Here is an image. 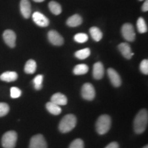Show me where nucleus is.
Returning a JSON list of instances; mask_svg holds the SVG:
<instances>
[{
	"label": "nucleus",
	"instance_id": "1",
	"mask_svg": "<svg viewBox=\"0 0 148 148\" xmlns=\"http://www.w3.org/2000/svg\"><path fill=\"white\" fill-rule=\"evenodd\" d=\"M148 113L145 109H142L138 112L134 120V130L136 134H141L147 128Z\"/></svg>",
	"mask_w": 148,
	"mask_h": 148
},
{
	"label": "nucleus",
	"instance_id": "2",
	"mask_svg": "<svg viewBox=\"0 0 148 148\" xmlns=\"http://www.w3.org/2000/svg\"><path fill=\"white\" fill-rule=\"evenodd\" d=\"M77 119L74 114H66L59 123V130L62 133H67L71 131L76 125Z\"/></svg>",
	"mask_w": 148,
	"mask_h": 148
},
{
	"label": "nucleus",
	"instance_id": "3",
	"mask_svg": "<svg viewBox=\"0 0 148 148\" xmlns=\"http://www.w3.org/2000/svg\"><path fill=\"white\" fill-rule=\"evenodd\" d=\"M111 126V118L108 114H102L98 118L95 127L98 134H104L109 131Z\"/></svg>",
	"mask_w": 148,
	"mask_h": 148
},
{
	"label": "nucleus",
	"instance_id": "4",
	"mask_svg": "<svg viewBox=\"0 0 148 148\" xmlns=\"http://www.w3.org/2000/svg\"><path fill=\"white\" fill-rule=\"evenodd\" d=\"M17 140V134L15 131H8L3 135L1 144L4 148H14Z\"/></svg>",
	"mask_w": 148,
	"mask_h": 148
},
{
	"label": "nucleus",
	"instance_id": "5",
	"mask_svg": "<svg viewBox=\"0 0 148 148\" xmlns=\"http://www.w3.org/2000/svg\"><path fill=\"white\" fill-rule=\"evenodd\" d=\"M121 34L123 38L129 42H133L135 40L136 34L134 29L131 23L123 24L121 27Z\"/></svg>",
	"mask_w": 148,
	"mask_h": 148
},
{
	"label": "nucleus",
	"instance_id": "6",
	"mask_svg": "<svg viewBox=\"0 0 148 148\" xmlns=\"http://www.w3.org/2000/svg\"><path fill=\"white\" fill-rule=\"evenodd\" d=\"M81 93L84 99L91 101L95 97V88L90 83H85L82 87Z\"/></svg>",
	"mask_w": 148,
	"mask_h": 148
},
{
	"label": "nucleus",
	"instance_id": "7",
	"mask_svg": "<svg viewBox=\"0 0 148 148\" xmlns=\"http://www.w3.org/2000/svg\"><path fill=\"white\" fill-rule=\"evenodd\" d=\"M3 39L5 43L10 48H14L16 46V36L15 32L12 29H6L3 32Z\"/></svg>",
	"mask_w": 148,
	"mask_h": 148
},
{
	"label": "nucleus",
	"instance_id": "8",
	"mask_svg": "<svg viewBox=\"0 0 148 148\" xmlns=\"http://www.w3.org/2000/svg\"><path fill=\"white\" fill-rule=\"evenodd\" d=\"M47 143L42 134L33 136L29 143V148H47Z\"/></svg>",
	"mask_w": 148,
	"mask_h": 148
},
{
	"label": "nucleus",
	"instance_id": "9",
	"mask_svg": "<svg viewBox=\"0 0 148 148\" xmlns=\"http://www.w3.org/2000/svg\"><path fill=\"white\" fill-rule=\"evenodd\" d=\"M48 40L50 43L56 46H61L64 44V38L56 30H50L47 34Z\"/></svg>",
	"mask_w": 148,
	"mask_h": 148
},
{
	"label": "nucleus",
	"instance_id": "10",
	"mask_svg": "<svg viewBox=\"0 0 148 148\" xmlns=\"http://www.w3.org/2000/svg\"><path fill=\"white\" fill-rule=\"evenodd\" d=\"M32 19L34 23L39 27H45L48 26L49 24V21L48 18L39 12H34L33 13Z\"/></svg>",
	"mask_w": 148,
	"mask_h": 148
},
{
	"label": "nucleus",
	"instance_id": "11",
	"mask_svg": "<svg viewBox=\"0 0 148 148\" xmlns=\"http://www.w3.org/2000/svg\"><path fill=\"white\" fill-rule=\"evenodd\" d=\"M107 72H108V75L110 80L111 84L113 85L114 87H119V86H121V78L119 73L112 68H109Z\"/></svg>",
	"mask_w": 148,
	"mask_h": 148
},
{
	"label": "nucleus",
	"instance_id": "12",
	"mask_svg": "<svg viewBox=\"0 0 148 148\" xmlns=\"http://www.w3.org/2000/svg\"><path fill=\"white\" fill-rule=\"evenodd\" d=\"M20 11L22 16L25 18H29L31 14V3L29 0H21L20 1Z\"/></svg>",
	"mask_w": 148,
	"mask_h": 148
},
{
	"label": "nucleus",
	"instance_id": "13",
	"mask_svg": "<svg viewBox=\"0 0 148 148\" xmlns=\"http://www.w3.org/2000/svg\"><path fill=\"white\" fill-rule=\"evenodd\" d=\"M118 49L120 52L121 53L122 56L124 57L125 58L130 60L134 55V53L132 52L131 51V47L129 45V44L126 43V42H121L118 45Z\"/></svg>",
	"mask_w": 148,
	"mask_h": 148
},
{
	"label": "nucleus",
	"instance_id": "14",
	"mask_svg": "<svg viewBox=\"0 0 148 148\" xmlns=\"http://www.w3.org/2000/svg\"><path fill=\"white\" fill-rule=\"evenodd\" d=\"M104 75V68L103 64L100 62H97L94 64L92 69V75L96 79H101Z\"/></svg>",
	"mask_w": 148,
	"mask_h": 148
},
{
	"label": "nucleus",
	"instance_id": "15",
	"mask_svg": "<svg viewBox=\"0 0 148 148\" xmlns=\"http://www.w3.org/2000/svg\"><path fill=\"white\" fill-rule=\"evenodd\" d=\"M51 101L58 106H64L67 103V98L63 94L56 92L51 96Z\"/></svg>",
	"mask_w": 148,
	"mask_h": 148
},
{
	"label": "nucleus",
	"instance_id": "16",
	"mask_svg": "<svg viewBox=\"0 0 148 148\" xmlns=\"http://www.w3.org/2000/svg\"><path fill=\"white\" fill-rule=\"evenodd\" d=\"M82 23V16L79 14H73L70 16L66 21V25L69 27H77L80 25Z\"/></svg>",
	"mask_w": 148,
	"mask_h": 148
},
{
	"label": "nucleus",
	"instance_id": "17",
	"mask_svg": "<svg viewBox=\"0 0 148 148\" xmlns=\"http://www.w3.org/2000/svg\"><path fill=\"white\" fill-rule=\"evenodd\" d=\"M18 74L14 71H6L0 75V79L6 82H14L17 79Z\"/></svg>",
	"mask_w": 148,
	"mask_h": 148
},
{
	"label": "nucleus",
	"instance_id": "18",
	"mask_svg": "<svg viewBox=\"0 0 148 148\" xmlns=\"http://www.w3.org/2000/svg\"><path fill=\"white\" fill-rule=\"evenodd\" d=\"M46 108L51 114H53V115H58V114H60L61 112H62L60 106L51 102V101H49V102L46 103Z\"/></svg>",
	"mask_w": 148,
	"mask_h": 148
},
{
	"label": "nucleus",
	"instance_id": "19",
	"mask_svg": "<svg viewBox=\"0 0 148 148\" xmlns=\"http://www.w3.org/2000/svg\"><path fill=\"white\" fill-rule=\"evenodd\" d=\"M89 32H90V35H91L92 39L95 40V41L98 42L100 40H101V38H102L103 37L102 32H101L100 29L98 28L97 27L93 26L90 27L89 29Z\"/></svg>",
	"mask_w": 148,
	"mask_h": 148
},
{
	"label": "nucleus",
	"instance_id": "20",
	"mask_svg": "<svg viewBox=\"0 0 148 148\" xmlns=\"http://www.w3.org/2000/svg\"><path fill=\"white\" fill-rule=\"evenodd\" d=\"M49 10L51 11V13H53L54 15H59L62 12V7L60 3L55 1H51L48 4Z\"/></svg>",
	"mask_w": 148,
	"mask_h": 148
},
{
	"label": "nucleus",
	"instance_id": "21",
	"mask_svg": "<svg viewBox=\"0 0 148 148\" xmlns=\"http://www.w3.org/2000/svg\"><path fill=\"white\" fill-rule=\"evenodd\" d=\"M36 70V62L32 59H29L25 63L24 71L27 74H33Z\"/></svg>",
	"mask_w": 148,
	"mask_h": 148
},
{
	"label": "nucleus",
	"instance_id": "22",
	"mask_svg": "<svg viewBox=\"0 0 148 148\" xmlns=\"http://www.w3.org/2000/svg\"><path fill=\"white\" fill-rule=\"evenodd\" d=\"M88 71V66L85 64H77L73 69V73L76 75H84Z\"/></svg>",
	"mask_w": 148,
	"mask_h": 148
},
{
	"label": "nucleus",
	"instance_id": "23",
	"mask_svg": "<svg viewBox=\"0 0 148 148\" xmlns=\"http://www.w3.org/2000/svg\"><path fill=\"white\" fill-rule=\"evenodd\" d=\"M90 54V50L89 48H84V49L77 51L75 53V56L79 60H84V59L87 58Z\"/></svg>",
	"mask_w": 148,
	"mask_h": 148
},
{
	"label": "nucleus",
	"instance_id": "24",
	"mask_svg": "<svg viewBox=\"0 0 148 148\" xmlns=\"http://www.w3.org/2000/svg\"><path fill=\"white\" fill-rule=\"evenodd\" d=\"M136 26H137V29L139 33L143 34V33L147 32V24L143 18L139 17L138 18L137 22H136Z\"/></svg>",
	"mask_w": 148,
	"mask_h": 148
},
{
	"label": "nucleus",
	"instance_id": "25",
	"mask_svg": "<svg viewBox=\"0 0 148 148\" xmlns=\"http://www.w3.org/2000/svg\"><path fill=\"white\" fill-rule=\"evenodd\" d=\"M42 80H43V75H37L33 79L34 88L36 90H40L42 87Z\"/></svg>",
	"mask_w": 148,
	"mask_h": 148
},
{
	"label": "nucleus",
	"instance_id": "26",
	"mask_svg": "<svg viewBox=\"0 0 148 148\" xmlns=\"http://www.w3.org/2000/svg\"><path fill=\"white\" fill-rule=\"evenodd\" d=\"M74 40L78 43H83V42H86L88 39V36L86 34L84 33H79V34H75L73 37Z\"/></svg>",
	"mask_w": 148,
	"mask_h": 148
},
{
	"label": "nucleus",
	"instance_id": "27",
	"mask_svg": "<svg viewBox=\"0 0 148 148\" xmlns=\"http://www.w3.org/2000/svg\"><path fill=\"white\" fill-rule=\"evenodd\" d=\"M9 110L10 108L8 104H7L6 103L0 102V117L6 115L8 113Z\"/></svg>",
	"mask_w": 148,
	"mask_h": 148
},
{
	"label": "nucleus",
	"instance_id": "28",
	"mask_svg": "<svg viewBox=\"0 0 148 148\" xmlns=\"http://www.w3.org/2000/svg\"><path fill=\"white\" fill-rule=\"evenodd\" d=\"M84 142L80 138H77V139L74 140L73 142L71 143L69 146V148H84Z\"/></svg>",
	"mask_w": 148,
	"mask_h": 148
},
{
	"label": "nucleus",
	"instance_id": "29",
	"mask_svg": "<svg viewBox=\"0 0 148 148\" xmlns=\"http://www.w3.org/2000/svg\"><path fill=\"white\" fill-rule=\"evenodd\" d=\"M21 95V90L17 87L13 86L10 88V97L13 99L19 97Z\"/></svg>",
	"mask_w": 148,
	"mask_h": 148
},
{
	"label": "nucleus",
	"instance_id": "30",
	"mask_svg": "<svg viewBox=\"0 0 148 148\" xmlns=\"http://www.w3.org/2000/svg\"><path fill=\"white\" fill-rule=\"evenodd\" d=\"M140 70L145 75L148 74V60L147 59H144L141 61L140 64Z\"/></svg>",
	"mask_w": 148,
	"mask_h": 148
},
{
	"label": "nucleus",
	"instance_id": "31",
	"mask_svg": "<svg viewBox=\"0 0 148 148\" xmlns=\"http://www.w3.org/2000/svg\"><path fill=\"white\" fill-rule=\"evenodd\" d=\"M105 148H119V145L116 142H112L109 143Z\"/></svg>",
	"mask_w": 148,
	"mask_h": 148
},
{
	"label": "nucleus",
	"instance_id": "32",
	"mask_svg": "<svg viewBox=\"0 0 148 148\" xmlns=\"http://www.w3.org/2000/svg\"><path fill=\"white\" fill-rule=\"evenodd\" d=\"M141 9L143 12H147L148 10V0H145V2L143 3V5H142Z\"/></svg>",
	"mask_w": 148,
	"mask_h": 148
},
{
	"label": "nucleus",
	"instance_id": "33",
	"mask_svg": "<svg viewBox=\"0 0 148 148\" xmlns=\"http://www.w3.org/2000/svg\"><path fill=\"white\" fill-rule=\"evenodd\" d=\"M33 1H35V2L40 3V2H42V1H45V0H33Z\"/></svg>",
	"mask_w": 148,
	"mask_h": 148
},
{
	"label": "nucleus",
	"instance_id": "34",
	"mask_svg": "<svg viewBox=\"0 0 148 148\" xmlns=\"http://www.w3.org/2000/svg\"><path fill=\"white\" fill-rule=\"evenodd\" d=\"M143 148H148V146H147V145H145V147H143Z\"/></svg>",
	"mask_w": 148,
	"mask_h": 148
},
{
	"label": "nucleus",
	"instance_id": "35",
	"mask_svg": "<svg viewBox=\"0 0 148 148\" xmlns=\"http://www.w3.org/2000/svg\"><path fill=\"white\" fill-rule=\"evenodd\" d=\"M138 1H143V0H138Z\"/></svg>",
	"mask_w": 148,
	"mask_h": 148
}]
</instances>
